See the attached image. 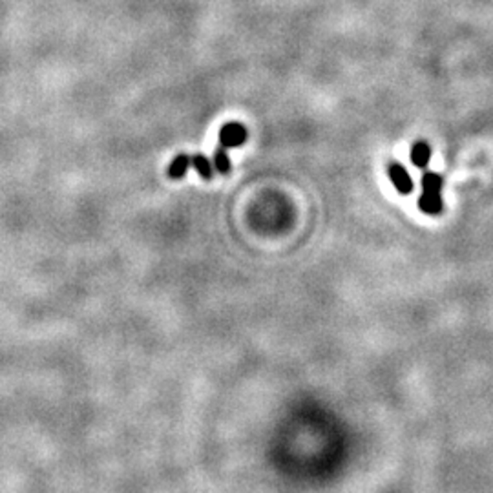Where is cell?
Returning a JSON list of instances; mask_svg holds the SVG:
<instances>
[{
    "instance_id": "7",
    "label": "cell",
    "mask_w": 493,
    "mask_h": 493,
    "mask_svg": "<svg viewBox=\"0 0 493 493\" xmlns=\"http://www.w3.org/2000/svg\"><path fill=\"white\" fill-rule=\"evenodd\" d=\"M444 185L442 175L435 174V172H426L422 175V192H440Z\"/></svg>"
},
{
    "instance_id": "3",
    "label": "cell",
    "mask_w": 493,
    "mask_h": 493,
    "mask_svg": "<svg viewBox=\"0 0 493 493\" xmlns=\"http://www.w3.org/2000/svg\"><path fill=\"white\" fill-rule=\"evenodd\" d=\"M419 207L424 214L430 216H437L442 212V197L440 192H422V196L419 199Z\"/></svg>"
},
{
    "instance_id": "2",
    "label": "cell",
    "mask_w": 493,
    "mask_h": 493,
    "mask_svg": "<svg viewBox=\"0 0 493 493\" xmlns=\"http://www.w3.org/2000/svg\"><path fill=\"white\" fill-rule=\"evenodd\" d=\"M387 172H389L391 183L395 185V188H397L400 194H409V192L413 190L411 175H409L408 170L404 168L398 161H391V163L387 164Z\"/></svg>"
},
{
    "instance_id": "6",
    "label": "cell",
    "mask_w": 493,
    "mask_h": 493,
    "mask_svg": "<svg viewBox=\"0 0 493 493\" xmlns=\"http://www.w3.org/2000/svg\"><path fill=\"white\" fill-rule=\"evenodd\" d=\"M190 168V161H188V154H179L177 157L172 160L168 166V175L172 179H181L186 174V170Z\"/></svg>"
},
{
    "instance_id": "8",
    "label": "cell",
    "mask_w": 493,
    "mask_h": 493,
    "mask_svg": "<svg viewBox=\"0 0 493 493\" xmlns=\"http://www.w3.org/2000/svg\"><path fill=\"white\" fill-rule=\"evenodd\" d=\"M214 168L218 170L219 174H228L230 172V160H228L227 149L219 144L214 154Z\"/></svg>"
},
{
    "instance_id": "1",
    "label": "cell",
    "mask_w": 493,
    "mask_h": 493,
    "mask_svg": "<svg viewBox=\"0 0 493 493\" xmlns=\"http://www.w3.org/2000/svg\"><path fill=\"white\" fill-rule=\"evenodd\" d=\"M247 130H245L243 124L239 122H227L223 124V128L219 130V144L225 146V149H236V146H241V144L247 141Z\"/></svg>"
},
{
    "instance_id": "4",
    "label": "cell",
    "mask_w": 493,
    "mask_h": 493,
    "mask_svg": "<svg viewBox=\"0 0 493 493\" xmlns=\"http://www.w3.org/2000/svg\"><path fill=\"white\" fill-rule=\"evenodd\" d=\"M188 161H190V166H194V168L199 172V175H201L203 179L205 181L212 179L214 164L210 163V160H208L207 155L192 154V155H188Z\"/></svg>"
},
{
    "instance_id": "5",
    "label": "cell",
    "mask_w": 493,
    "mask_h": 493,
    "mask_svg": "<svg viewBox=\"0 0 493 493\" xmlns=\"http://www.w3.org/2000/svg\"><path fill=\"white\" fill-rule=\"evenodd\" d=\"M430 160H431L430 144L424 143V141H420V143L415 144L413 150H411V161H413L415 166H417V168H426L428 163H430Z\"/></svg>"
}]
</instances>
